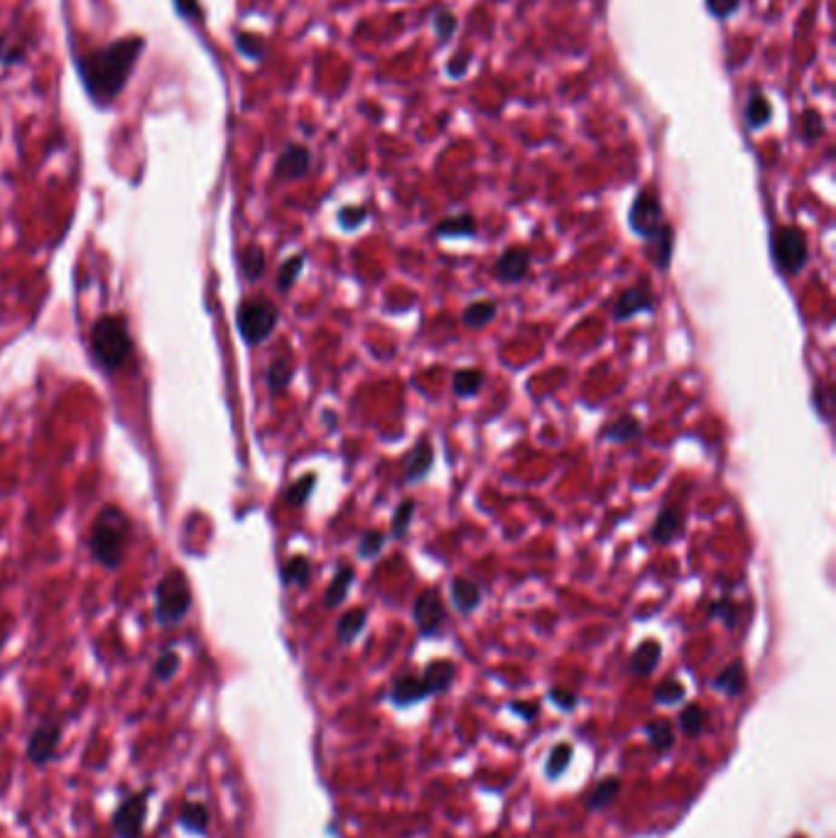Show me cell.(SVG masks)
Here are the masks:
<instances>
[{"label": "cell", "instance_id": "obj_15", "mask_svg": "<svg viewBox=\"0 0 836 838\" xmlns=\"http://www.w3.org/2000/svg\"><path fill=\"white\" fill-rule=\"evenodd\" d=\"M648 240V248H645V253L651 255L652 265L658 268V270H668L670 260H672V248H675V231L670 223H662L651 238H645Z\"/></svg>", "mask_w": 836, "mask_h": 838}, {"label": "cell", "instance_id": "obj_55", "mask_svg": "<svg viewBox=\"0 0 836 838\" xmlns=\"http://www.w3.org/2000/svg\"><path fill=\"white\" fill-rule=\"evenodd\" d=\"M794 838H803V836H794Z\"/></svg>", "mask_w": 836, "mask_h": 838}, {"label": "cell", "instance_id": "obj_47", "mask_svg": "<svg viewBox=\"0 0 836 838\" xmlns=\"http://www.w3.org/2000/svg\"><path fill=\"white\" fill-rule=\"evenodd\" d=\"M738 5H741V0H707V8L718 20H727L728 15H734Z\"/></svg>", "mask_w": 836, "mask_h": 838}, {"label": "cell", "instance_id": "obj_8", "mask_svg": "<svg viewBox=\"0 0 836 838\" xmlns=\"http://www.w3.org/2000/svg\"><path fill=\"white\" fill-rule=\"evenodd\" d=\"M413 616L424 637L440 636V630L447 623V610H444L440 593L434 591V588H427V591L420 593L417 601H414Z\"/></svg>", "mask_w": 836, "mask_h": 838}, {"label": "cell", "instance_id": "obj_27", "mask_svg": "<svg viewBox=\"0 0 836 838\" xmlns=\"http://www.w3.org/2000/svg\"><path fill=\"white\" fill-rule=\"evenodd\" d=\"M496 314H499L496 302H490V299H476V302H471V305L464 309V314H461V324H464L466 329H483L486 324H490L496 319Z\"/></svg>", "mask_w": 836, "mask_h": 838}, {"label": "cell", "instance_id": "obj_49", "mask_svg": "<svg viewBox=\"0 0 836 838\" xmlns=\"http://www.w3.org/2000/svg\"><path fill=\"white\" fill-rule=\"evenodd\" d=\"M469 61H471V54L469 52H456L454 57L449 60L447 64V74L451 79H461L464 77V71L469 69Z\"/></svg>", "mask_w": 836, "mask_h": 838}, {"label": "cell", "instance_id": "obj_16", "mask_svg": "<svg viewBox=\"0 0 836 838\" xmlns=\"http://www.w3.org/2000/svg\"><path fill=\"white\" fill-rule=\"evenodd\" d=\"M432 464H434V447H432V441L427 437L414 444V449L410 451V457H407V466H405V481L407 483H420L424 475L432 471Z\"/></svg>", "mask_w": 836, "mask_h": 838}, {"label": "cell", "instance_id": "obj_17", "mask_svg": "<svg viewBox=\"0 0 836 838\" xmlns=\"http://www.w3.org/2000/svg\"><path fill=\"white\" fill-rule=\"evenodd\" d=\"M427 696H432V692L430 686H427V682L423 679V674H420V677L395 679L393 692H390V699H393L397 706H410V703L423 701Z\"/></svg>", "mask_w": 836, "mask_h": 838}, {"label": "cell", "instance_id": "obj_38", "mask_svg": "<svg viewBox=\"0 0 836 838\" xmlns=\"http://www.w3.org/2000/svg\"><path fill=\"white\" fill-rule=\"evenodd\" d=\"M621 792V779L618 777H606L603 782H599L596 787H594L592 796H589V806L592 809H601V806H608L616 795Z\"/></svg>", "mask_w": 836, "mask_h": 838}, {"label": "cell", "instance_id": "obj_9", "mask_svg": "<svg viewBox=\"0 0 836 838\" xmlns=\"http://www.w3.org/2000/svg\"><path fill=\"white\" fill-rule=\"evenodd\" d=\"M655 309V292L642 279L633 287H625L613 302V322H628L638 314H651Z\"/></svg>", "mask_w": 836, "mask_h": 838}, {"label": "cell", "instance_id": "obj_6", "mask_svg": "<svg viewBox=\"0 0 836 838\" xmlns=\"http://www.w3.org/2000/svg\"><path fill=\"white\" fill-rule=\"evenodd\" d=\"M770 250L773 260L785 275H797L810 260V246L807 236L800 226H777L770 236Z\"/></svg>", "mask_w": 836, "mask_h": 838}, {"label": "cell", "instance_id": "obj_21", "mask_svg": "<svg viewBox=\"0 0 836 838\" xmlns=\"http://www.w3.org/2000/svg\"><path fill=\"white\" fill-rule=\"evenodd\" d=\"M476 219L471 213H456V216H447L434 226V236L440 238H473L476 236Z\"/></svg>", "mask_w": 836, "mask_h": 838}, {"label": "cell", "instance_id": "obj_4", "mask_svg": "<svg viewBox=\"0 0 836 838\" xmlns=\"http://www.w3.org/2000/svg\"><path fill=\"white\" fill-rule=\"evenodd\" d=\"M192 608V588L182 569H169L155 586V616L160 626H177Z\"/></svg>", "mask_w": 836, "mask_h": 838}, {"label": "cell", "instance_id": "obj_32", "mask_svg": "<svg viewBox=\"0 0 836 838\" xmlns=\"http://www.w3.org/2000/svg\"><path fill=\"white\" fill-rule=\"evenodd\" d=\"M179 824H182L186 831H192V833H204L206 826H209V812H206V806L196 805V802H186V805L182 806V812H179Z\"/></svg>", "mask_w": 836, "mask_h": 838}, {"label": "cell", "instance_id": "obj_52", "mask_svg": "<svg viewBox=\"0 0 836 838\" xmlns=\"http://www.w3.org/2000/svg\"><path fill=\"white\" fill-rule=\"evenodd\" d=\"M829 400H831V390L824 388V385H817V388H814V407L820 410L824 419H829Z\"/></svg>", "mask_w": 836, "mask_h": 838}, {"label": "cell", "instance_id": "obj_13", "mask_svg": "<svg viewBox=\"0 0 836 838\" xmlns=\"http://www.w3.org/2000/svg\"><path fill=\"white\" fill-rule=\"evenodd\" d=\"M62 729L60 723H43L40 729L34 730L33 738H30V745H27V758L34 762V765H44V762L50 760L54 750H57V743H60Z\"/></svg>", "mask_w": 836, "mask_h": 838}, {"label": "cell", "instance_id": "obj_14", "mask_svg": "<svg viewBox=\"0 0 836 838\" xmlns=\"http://www.w3.org/2000/svg\"><path fill=\"white\" fill-rule=\"evenodd\" d=\"M684 530V513L679 505H665L655 517L651 537L658 544H670Z\"/></svg>", "mask_w": 836, "mask_h": 838}, {"label": "cell", "instance_id": "obj_10", "mask_svg": "<svg viewBox=\"0 0 836 838\" xmlns=\"http://www.w3.org/2000/svg\"><path fill=\"white\" fill-rule=\"evenodd\" d=\"M147 796H150V792L128 796L126 802L119 806V812H116V816H113L116 836L119 838L140 836V831H143L145 812H147Z\"/></svg>", "mask_w": 836, "mask_h": 838}, {"label": "cell", "instance_id": "obj_37", "mask_svg": "<svg viewBox=\"0 0 836 838\" xmlns=\"http://www.w3.org/2000/svg\"><path fill=\"white\" fill-rule=\"evenodd\" d=\"M800 136L804 143H817L824 136V118H822L820 110L807 108L800 118Z\"/></svg>", "mask_w": 836, "mask_h": 838}, {"label": "cell", "instance_id": "obj_7", "mask_svg": "<svg viewBox=\"0 0 836 838\" xmlns=\"http://www.w3.org/2000/svg\"><path fill=\"white\" fill-rule=\"evenodd\" d=\"M628 223L635 236L651 238L655 231L665 223L662 219V203H660L658 194L652 189H642L638 192L631 203V212H628Z\"/></svg>", "mask_w": 836, "mask_h": 838}, {"label": "cell", "instance_id": "obj_20", "mask_svg": "<svg viewBox=\"0 0 836 838\" xmlns=\"http://www.w3.org/2000/svg\"><path fill=\"white\" fill-rule=\"evenodd\" d=\"M714 686L718 692H724L727 696H741L748 686V674L741 662H731L728 667L718 672V677L714 679Z\"/></svg>", "mask_w": 836, "mask_h": 838}, {"label": "cell", "instance_id": "obj_29", "mask_svg": "<svg viewBox=\"0 0 836 838\" xmlns=\"http://www.w3.org/2000/svg\"><path fill=\"white\" fill-rule=\"evenodd\" d=\"M366 620H368V613L364 608H354L344 613L337 623V636L338 640L344 645L354 643L356 637L361 636V630L366 627Z\"/></svg>", "mask_w": 836, "mask_h": 838}, {"label": "cell", "instance_id": "obj_53", "mask_svg": "<svg viewBox=\"0 0 836 838\" xmlns=\"http://www.w3.org/2000/svg\"><path fill=\"white\" fill-rule=\"evenodd\" d=\"M0 61H3V64H17V61H23V50H20V47H8L5 40L0 37Z\"/></svg>", "mask_w": 836, "mask_h": 838}, {"label": "cell", "instance_id": "obj_46", "mask_svg": "<svg viewBox=\"0 0 836 838\" xmlns=\"http://www.w3.org/2000/svg\"><path fill=\"white\" fill-rule=\"evenodd\" d=\"M179 669V657L177 652H162L160 660L155 662V677L162 679V682H167V679L175 677V672Z\"/></svg>", "mask_w": 836, "mask_h": 838}, {"label": "cell", "instance_id": "obj_39", "mask_svg": "<svg viewBox=\"0 0 836 838\" xmlns=\"http://www.w3.org/2000/svg\"><path fill=\"white\" fill-rule=\"evenodd\" d=\"M236 47L243 54L245 60L261 61L265 57V40L261 34L255 33H238L236 34Z\"/></svg>", "mask_w": 836, "mask_h": 838}, {"label": "cell", "instance_id": "obj_45", "mask_svg": "<svg viewBox=\"0 0 836 838\" xmlns=\"http://www.w3.org/2000/svg\"><path fill=\"white\" fill-rule=\"evenodd\" d=\"M366 219H368V209L366 206H344L338 212V223H341V229L347 231L358 229Z\"/></svg>", "mask_w": 836, "mask_h": 838}, {"label": "cell", "instance_id": "obj_54", "mask_svg": "<svg viewBox=\"0 0 836 838\" xmlns=\"http://www.w3.org/2000/svg\"><path fill=\"white\" fill-rule=\"evenodd\" d=\"M513 711L525 713L527 719H532V716H535V706H530V709H527V706H523V703H520V701H513Z\"/></svg>", "mask_w": 836, "mask_h": 838}, {"label": "cell", "instance_id": "obj_25", "mask_svg": "<svg viewBox=\"0 0 836 838\" xmlns=\"http://www.w3.org/2000/svg\"><path fill=\"white\" fill-rule=\"evenodd\" d=\"M746 126L751 127V130H758V127L768 126L770 118H773V106L770 101L763 96V91H751L748 96V101H746Z\"/></svg>", "mask_w": 836, "mask_h": 838}, {"label": "cell", "instance_id": "obj_33", "mask_svg": "<svg viewBox=\"0 0 836 838\" xmlns=\"http://www.w3.org/2000/svg\"><path fill=\"white\" fill-rule=\"evenodd\" d=\"M314 488H317V474L309 471V474H304L302 478H297L288 491H285V503L292 505V508H299V505H304V503L309 500Z\"/></svg>", "mask_w": 836, "mask_h": 838}, {"label": "cell", "instance_id": "obj_23", "mask_svg": "<svg viewBox=\"0 0 836 838\" xmlns=\"http://www.w3.org/2000/svg\"><path fill=\"white\" fill-rule=\"evenodd\" d=\"M660 645L655 640H645L635 647V652L631 654V672L638 674V677H651L655 667H658L660 662Z\"/></svg>", "mask_w": 836, "mask_h": 838}, {"label": "cell", "instance_id": "obj_35", "mask_svg": "<svg viewBox=\"0 0 836 838\" xmlns=\"http://www.w3.org/2000/svg\"><path fill=\"white\" fill-rule=\"evenodd\" d=\"M704 723H707V711L701 706H697V703L684 706V711L679 713V730H682L684 736H699L701 730H704Z\"/></svg>", "mask_w": 836, "mask_h": 838}, {"label": "cell", "instance_id": "obj_41", "mask_svg": "<svg viewBox=\"0 0 836 838\" xmlns=\"http://www.w3.org/2000/svg\"><path fill=\"white\" fill-rule=\"evenodd\" d=\"M572 755H575L572 745H566V743L555 745V748H552V753H549V760H547V775H549V777H559V775H562V772H565L566 767H569V760H572Z\"/></svg>", "mask_w": 836, "mask_h": 838}, {"label": "cell", "instance_id": "obj_28", "mask_svg": "<svg viewBox=\"0 0 836 838\" xmlns=\"http://www.w3.org/2000/svg\"><path fill=\"white\" fill-rule=\"evenodd\" d=\"M641 432H642L641 422H638L633 415H623V417H616L613 422L606 424V427L601 429V439L631 441V439H635Z\"/></svg>", "mask_w": 836, "mask_h": 838}, {"label": "cell", "instance_id": "obj_19", "mask_svg": "<svg viewBox=\"0 0 836 838\" xmlns=\"http://www.w3.org/2000/svg\"><path fill=\"white\" fill-rule=\"evenodd\" d=\"M238 270L245 282H258L265 272V250L258 243H248L238 250Z\"/></svg>", "mask_w": 836, "mask_h": 838}, {"label": "cell", "instance_id": "obj_2", "mask_svg": "<svg viewBox=\"0 0 836 838\" xmlns=\"http://www.w3.org/2000/svg\"><path fill=\"white\" fill-rule=\"evenodd\" d=\"M133 540V525L130 517L119 505H106L99 510V515L93 517L91 530L86 537V547L91 551V557L109 571L123 564L126 551Z\"/></svg>", "mask_w": 836, "mask_h": 838}, {"label": "cell", "instance_id": "obj_24", "mask_svg": "<svg viewBox=\"0 0 836 838\" xmlns=\"http://www.w3.org/2000/svg\"><path fill=\"white\" fill-rule=\"evenodd\" d=\"M456 667L449 660H437L427 664V669L423 672V679L430 686L432 696L442 694V692H447L451 682H454Z\"/></svg>", "mask_w": 836, "mask_h": 838}, {"label": "cell", "instance_id": "obj_30", "mask_svg": "<svg viewBox=\"0 0 836 838\" xmlns=\"http://www.w3.org/2000/svg\"><path fill=\"white\" fill-rule=\"evenodd\" d=\"M483 388V372L479 368H461L451 378V390L459 398H473Z\"/></svg>", "mask_w": 836, "mask_h": 838}, {"label": "cell", "instance_id": "obj_31", "mask_svg": "<svg viewBox=\"0 0 836 838\" xmlns=\"http://www.w3.org/2000/svg\"><path fill=\"white\" fill-rule=\"evenodd\" d=\"M292 375H295V365L290 363V358H275L268 372H265V382H268L272 395L288 390V385L292 382Z\"/></svg>", "mask_w": 836, "mask_h": 838}, {"label": "cell", "instance_id": "obj_48", "mask_svg": "<svg viewBox=\"0 0 836 838\" xmlns=\"http://www.w3.org/2000/svg\"><path fill=\"white\" fill-rule=\"evenodd\" d=\"M711 616H717V618L724 620V623H727L728 627H734L736 626V606H734V601H731V598H721L718 603H714V606H711Z\"/></svg>", "mask_w": 836, "mask_h": 838}, {"label": "cell", "instance_id": "obj_1", "mask_svg": "<svg viewBox=\"0 0 836 838\" xmlns=\"http://www.w3.org/2000/svg\"><path fill=\"white\" fill-rule=\"evenodd\" d=\"M145 50V40L138 34L116 40L101 50H93L76 60V71L84 84L86 96L96 106H110L128 86L138 60Z\"/></svg>", "mask_w": 836, "mask_h": 838}, {"label": "cell", "instance_id": "obj_44", "mask_svg": "<svg viewBox=\"0 0 836 838\" xmlns=\"http://www.w3.org/2000/svg\"><path fill=\"white\" fill-rule=\"evenodd\" d=\"M684 699V686L675 679H668L665 684H660L655 689V701L665 703V706H672V703H679Z\"/></svg>", "mask_w": 836, "mask_h": 838}, {"label": "cell", "instance_id": "obj_36", "mask_svg": "<svg viewBox=\"0 0 836 838\" xmlns=\"http://www.w3.org/2000/svg\"><path fill=\"white\" fill-rule=\"evenodd\" d=\"M304 260H307V255L297 253V255H292V258H288L285 263H282V268H280V272H278V289H280V292H290V289H292V285H295L297 278H299V272H302Z\"/></svg>", "mask_w": 836, "mask_h": 838}, {"label": "cell", "instance_id": "obj_18", "mask_svg": "<svg viewBox=\"0 0 836 838\" xmlns=\"http://www.w3.org/2000/svg\"><path fill=\"white\" fill-rule=\"evenodd\" d=\"M451 601H454L459 613H473V610L481 606V588L471 579L464 576H456L451 581Z\"/></svg>", "mask_w": 836, "mask_h": 838}, {"label": "cell", "instance_id": "obj_40", "mask_svg": "<svg viewBox=\"0 0 836 838\" xmlns=\"http://www.w3.org/2000/svg\"><path fill=\"white\" fill-rule=\"evenodd\" d=\"M414 508H417V503L413 498L403 500L400 505H397L395 515H393V537L395 540H403L410 530V523H413Z\"/></svg>", "mask_w": 836, "mask_h": 838}, {"label": "cell", "instance_id": "obj_11", "mask_svg": "<svg viewBox=\"0 0 836 838\" xmlns=\"http://www.w3.org/2000/svg\"><path fill=\"white\" fill-rule=\"evenodd\" d=\"M312 170V153L307 145L290 143L282 153H280L278 162H275V179L278 182H295L309 174Z\"/></svg>", "mask_w": 836, "mask_h": 838}, {"label": "cell", "instance_id": "obj_3", "mask_svg": "<svg viewBox=\"0 0 836 838\" xmlns=\"http://www.w3.org/2000/svg\"><path fill=\"white\" fill-rule=\"evenodd\" d=\"M89 348L96 365L106 372H116L126 368L133 358V336L123 314H103L91 324L89 331Z\"/></svg>", "mask_w": 836, "mask_h": 838}, {"label": "cell", "instance_id": "obj_12", "mask_svg": "<svg viewBox=\"0 0 836 838\" xmlns=\"http://www.w3.org/2000/svg\"><path fill=\"white\" fill-rule=\"evenodd\" d=\"M530 250L527 248L513 246L503 250L499 255V260L493 265V272H496V278L500 282H520L523 278H527V272H530Z\"/></svg>", "mask_w": 836, "mask_h": 838}, {"label": "cell", "instance_id": "obj_26", "mask_svg": "<svg viewBox=\"0 0 836 838\" xmlns=\"http://www.w3.org/2000/svg\"><path fill=\"white\" fill-rule=\"evenodd\" d=\"M309 576H312V564H309V559L304 557V554H295V557H290L282 569H280V579H282V584L285 586H304L309 584Z\"/></svg>", "mask_w": 836, "mask_h": 838}, {"label": "cell", "instance_id": "obj_5", "mask_svg": "<svg viewBox=\"0 0 836 838\" xmlns=\"http://www.w3.org/2000/svg\"><path fill=\"white\" fill-rule=\"evenodd\" d=\"M280 309L268 297H245L236 312V324L241 339L248 346H261L272 336L278 326Z\"/></svg>", "mask_w": 836, "mask_h": 838}, {"label": "cell", "instance_id": "obj_50", "mask_svg": "<svg viewBox=\"0 0 836 838\" xmlns=\"http://www.w3.org/2000/svg\"><path fill=\"white\" fill-rule=\"evenodd\" d=\"M172 3H175V10L185 17L186 23H195L196 17H199V0H172Z\"/></svg>", "mask_w": 836, "mask_h": 838}, {"label": "cell", "instance_id": "obj_43", "mask_svg": "<svg viewBox=\"0 0 836 838\" xmlns=\"http://www.w3.org/2000/svg\"><path fill=\"white\" fill-rule=\"evenodd\" d=\"M432 25H434V33H437L440 40H449V37L456 33V15L449 8L434 10Z\"/></svg>", "mask_w": 836, "mask_h": 838}, {"label": "cell", "instance_id": "obj_34", "mask_svg": "<svg viewBox=\"0 0 836 838\" xmlns=\"http://www.w3.org/2000/svg\"><path fill=\"white\" fill-rule=\"evenodd\" d=\"M645 733L651 738V745L655 750H670L672 743H675V730H672V723L665 719L652 720L645 726Z\"/></svg>", "mask_w": 836, "mask_h": 838}, {"label": "cell", "instance_id": "obj_42", "mask_svg": "<svg viewBox=\"0 0 836 838\" xmlns=\"http://www.w3.org/2000/svg\"><path fill=\"white\" fill-rule=\"evenodd\" d=\"M385 547V534L380 532V530H368L361 537V544H358V554L364 559H375Z\"/></svg>", "mask_w": 836, "mask_h": 838}, {"label": "cell", "instance_id": "obj_51", "mask_svg": "<svg viewBox=\"0 0 836 838\" xmlns=\"http://www.w3.org/2000/svg\"><path fill=\"white\" fill-rule=\"evenodd\" d=\"M549 699L557 703L559 709H565V711H572L576 706V696L572 692H565V689H552Z\"/></svg>", "mask_w": 836, "mask_h": 838}, {"label": "cell", "instance_id": "obj_22", "mask_svg": "<svg viewBox=\"0 0 836 838\" xmlns=\"http://www.w3.org/2000/svg\"><path fill=\"white\" fill-rule=\"evenodd\" d=\"M354 567H348V564H341L337 569V576L331 579V584L327 586V591H324V606L327 608H337L341 603L347 601L348 588L354 584Z\"/></svg>", "mask_w": 836, "mask_h": 838}]
</instances>
